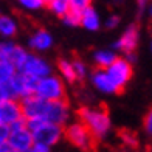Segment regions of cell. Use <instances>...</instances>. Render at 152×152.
<instances>
[{
    "label": "cell",
    "mask_w": 152,
    "mask_h": 152,
    "mask_svg": "<svg viewBox=\"0 0 152 152\" xmlns=\"http://www.w3.org/2000/svg\"><path fill=\"white\" fill-rule=\"evenodd\" d=\"M64 137L75 148H78L81 151H86V152L92 151L95 148V143H96L93 135L88 132V129L81 121L72 123V124H68L67 127H64Z\"/></svg>",
    "instance_id": "3957f363"
},
{
    "label": "cell",
    "mask_w": 152,
    "mask_h": 152,
    "mask_svg": "<svg viewBox=\"0 0 152 152\" xmlns=\"http://www.w3.org/2000/svg\"><path fill=\"white\" fill-rule=\"evenodd\" d=\"M149 16H151V19H152V3L149 5Z\"/></svg>",
    "instance_id": "836d02e7"
},
{
    "label": "cell",
    "mask_w": 152,
    "mask_h": 152,
    "mask_svg": "<svg viewBox=\"0 0 152 152\" xmlns=\"http://www.w3.org/2000/svg\"><path fill=\"white\" fill-rule=\"evenodd\" d=\"M138 36H140L138 26L135 23H132L130 26H127L126 31L123 33V36L120 37L118 42L113 45V48L121 50L124 53H132V51H135V48L138 45Z\"/></svg>",
    "instance_id": "4fadbf2b"
},
{
    "label": "cell",
    "mask_w": 152,
    "mask_h": 152,
    "mask_svg": "<svg viewBox=\"0 0 152 152\" xmlns=\"http://www.w3.org/2000/svg\"><path fill=\"white\" fill-rule=\"evenodd\" d=\"M116 58L118 56L110 50H99L93 54V61H95V64L98 68H107Z\"/></svg>",
    "instance_id": "ac0fdd59"
},
{
    "label": "cell",
    "mask_w": 152,
    "mask_h": 152,
    "mask_svg": "<svg viewBox=\"0 0 152 152\" xmlns=\"http://www.w3.org/2000/svg\"><path fill=\"white\" fill-rule=\"evenodd\" d=\"M121 138H123V141L126 143V144H129V146H132V148L137 146V138H135V135L130 134V132H127V130L121 132Z\"/></svg>",
    "instance_id": "484cf974"
},
{
    "label": "cell",
    "mask_w": 152,
    "mask_h": 152,
    "mask_svg": "<svg viewBox=\"0 0 152 152\" xmlns=\"http://www.w3.org/2000/svg\"><path fill=\"white\" fill-rule=\"evenodd\" d=\"M0 152H17V151L8 141H5V143H0Z\"/></svg>",
    "instance_id": "1f68e13d"
},
{
    "label": "cell",
    "mask_w": 152,
    "mask_h": 152,
    "mask_svg": "<svg viewBox=\"0 0 152 152\" xmlns=\"http://www.w3.org/2000/svg\"><path fill=\"white\" fill-rule=\"evenodd\" d=\"M151 47H152V44H151Z\"/></svg>",
    "instance_id": "8d00e7d4"
},
{
    "label": "cell",
    "mask_w": 152,
    "mask_h": 152,
    "mask_svg": "<svg viewBox=\"0 0 152 152\" xmlns=\"http://www.w3.org/2000/svg\"><path fill=\"white\" fill-rule=\"evenodd\" d=\"M28 152H50V148L44 146V144H39V143H34Z\"/></svg>",
    "instance_id": "4dcf8cb0"
},
{
    "label": "cell",
    "mask_w": 152,
    "mask_h": 152,
    "mask_svg": "<svg viewBox=\"0 0 152 152\" xmlns=\"http://www.w3.org/2000/svg\"><path fill=\"white\" fill-rule=\"evenodd\" d=\"M26 54H28V51L23 50L20 45H16L14 42H3V44H0V56H2V59L10 61L11 64L16 67L17 72L22 68L23 62L26 59Z\"/></svg>",
    "instance_id": "30bf717a"
},
{
    "label": "cell",
    "mask_w": 152,
    "mask_h": 152,
    "mask_svg": "<svg viewBox=\"0 0 152 152\" xmlns=\"http://www.w3.org/2000/svg\"><path fill=\"white\" fill-rule=\"evenodd\" d=\"M58 68L61 75L65 78L67 82H70V84H75L76 81V75H75V70H73V65H72V61L68 59H64V58H59L58 59Z\"/></svg>",
    "instance_id": "d6986e66"
},
{
    "label": "cell",
    "mask_w": 152,
    "mask_h": 152,
    "mask_svg": "<svg viewBox=\"0 0 152 152\" xmlns=\"http://www.w3.org/2000/svg\"><path fill=\"white\" fill-rule=\"evenodd\" d=\"M8 143L17 152L30 151V148L34 144L33 135H31V132L26 127H22V129H19V130H11L10 137H8Z\"/></svg>",
    "instance_id": "7c38bea8"
},
{
    "label": "cell",
    "mask_w": 152,
    "mask_h": 152,
    "mask_svg": "<svg viewBox=\"0 0 152 152\" xmlns=\"http://www.w3.org/2000/svg\"><path fill=\"white\" fill-rule=\"evenodd\" d=\"M143 126H144V130L152 135V109L149 110V112L146 113V116H144V120H143Z\"/></svg>",
    "instance_id": "4316f807"
},
{
    "label": "cell",
    "mask_w": 152,
    "mask_h": 152,
    "mask_svg": "<svg viewBox=\"0 0 152 152\" xmlns=\"http://www.w3.org/2000/svg\"><path fill=\"white\" fill-rule=\"evenodd\" d=\"M20 118H23V116H22V109H20L19 99L10 98L0 104V124L10 126L11 123H14Z\"/></svg>",
    "instance_id": "8fae6325"
},
{
    "label": "cell",
    "mask_w": 152,
    "mask_h": 152,
    "mask_svg": "<svg viewBox=\"0 0 152 152\" xmlns=\"http://www.w3.org/2000/svg\"><path fill=\"white\" fill-rule=\"evenodd\" d=\"M148 2H149V0H138V8H140V11H143L144 8H146Z\"/></svg>",
    "instance_id": "d6a6232c"
},
{
    "label": "cell",
    "mask_w": 152,
    "mask_h": 152,
    "mask_svg": "<svg viewBox=\"0 0 152 152\" xmlns=\"http://www.w3.org/2000/svg\"><path fill=\"white\" fill-rule=\"evenodd\" d=\"M8 137H10V127L6 124H0V143L8 141Z\"/></svg>",
    "instance_id": "83f0119b"
},
{
    "label": "cell",
    "mask_w": 152,
    "mask_h": 152,
    "mask_svg": "<svg viewBox=\"0 0 152 152\" xmlns=\"http://www.w3.org/2000/svg\"><path fill=\"white\" fill-rule=\"evenodd\" d=\"M10 98H11V95H10V90H8V87L0 84V104H2L3 101L10 99Z\"/></svg>",
    "instance_id": "f546056e"
},
{
    "label": "cell",
    "mask_w": 152,
    "mask_h": 152,
    "mask_svg": "<svg viewBox=\"0 0 152 152\" xmlns=\"http://www.w3.org/2000/svg\"><path fill=\"white\" fill-rule=\"evenodd\" d=\"M19 3L26 10H39L45 5L42 0H19Z\"/></svg>",
    "instance_id": "cb8c5ba5"
},
{
    "label": "cell",
    "mask_w": 152,
    "mask_h": 152,
    "mask_svg": "<svg viewBox=\"0 0 152 152\" xmlns=\"http://www.w3.org/2000/svg\"><path fill=\"white\" fill-rule=\"evenodd\" d=\"M31 135H33L34 143H39V144L51 148L56 143H59V140L64 137V127L58 126V124L42 121L36 129L31 130Z\"/></svg>",
    "instance_id": "8992f818"
},
{
    "label": "cell",
    "mask_w": 152,
    "mask_h": 152,
    "mask_svg": "<svg viewBox=\"0 0 152 152\" xmlns=\"http://www.w3.org/2000/svg\"><path fill=\"white\" fill-rule=\"evenodd\" d=\"M92 6V0H70V8L73 10H78V11H82Z\"/></svg>",
    "instance_id": "d4e9b609"
},
{
    "label": "cell",
    "mask_w": 152,
    "mask_h": 152,
    "mask_svg": "<svg viewBox=\"0 0 152 152\" xmlns=\"http://www.w3.org/2000/svg\"><path fill=\"white\" fill-rule=\"evenodd\" d=\"M92 82L98 90L104 93H116V88L113 86V82L110 81L106 68H96L92 75Z\"/></svg>",
    "instance_id": "5bb4252c"
},
{
    "label": "cell",
    "mask_w": 152,
    "mask_h": 152,
    "mask_svg": "<svg viewBox=\"0 0 152 152\" xmlns=\"http://www.w3.org/2000/svg\"><path fill=\"white\" fill-rule=\"evenodd\" d=\"M106 72L109 75L110 81L113 82V86L116 88V93H121L124 90V87L127 86V82L132 78V64L127 62L124 58H116L112 64H110Z\"/></svg>",
    "instance_id": "277c9868"
},
{
    "label": "cell",
    "mask_w": 152,
    "mask_h": 152,
    "mask_svg": "<svg viewBox=\"0 0 152 152\" xmlns=\"http://www.w3.org/2000/svg\"><path fill=\"white\" fill-rule=\"evenodd\" d=\"M78 118L88 129V132L93 135L95 140H101V138H104L109 134L110 126H112L107 109L102 107V106L98 107V109L81 107L78 110Z\"/></svg>",
    "instance_id": "6da1fadb"
},
{
    "label": "cell",
    "mask_w": 152,
    "mask_h": 152,
    "mask_svg": "<svg viewBox=\"0 0 152 152\" xmlns=\"http://www.w3.org/2000/svg\"><path fill=\"white\" fill-rule=\"evenodd\" d=\"M81 16H82V11L70 8L64 16H62V20H64V23L68 25V26H78V25H81Z\"/></svg>",
    "instance_id": "7402d4cb"
},
{
    "label": "cell",
    "mask_w": 152,
    "mask_h": 152,
    "mask_svg": "<svg viewBox=\"0 0 152 152\" xmlns=\"http://www.w3.org/2000/svg\"><path fill=\"white\" fill-rule=\"evenodd\" d=\"M34 95L45 101H56V99H67L65 98V86L61 78L53 75H48L45 78H40L36 84Z\"/></svg>",
    "instance_id": "7a4b0ae2"
},
{
    "label": "cell",
    "mask_w": 152,
    "mask_h": 152,
    "mask_svg": "<svg viewBox=\"0 0 152 152\" xmlns=\"http://www.w3.org/2000/svg\"><path fill=\"white\" fill-rule=\"evenodd\" d=\"M23 152H28V151H23Z\"/></svg>",
    "instance_id": "d590c367"
},
{
    "label": "cell",
    "mask_w": 152,
    "mask_h": 152,
    "mask_svg": "<svg viewBox=\"0 0 152 152\" xmlns=\"http://www.w3.org/2000/svg\"><path fill=\"white\" fill-rule=\"evenodd\" d=\"M19 72H22L28 76H33L36 79H40V78H45V76L51 75V67L48 65V62L45 59L36 56L33 53H28L22 68Z\"/></svg>",
    "instance_id": "9c48e42d"
},
{
    "label": "cell",
    "mask_w": 152,
    "mask_h": 152,
    "mask_svg": "<svg viewBox=\"0 0 152 152\" xmlns=\"http://www.w3.org/2000/svg\"><path fill=\"white\" fill-rule=\"evenodd\" d=\"M19 101H20V109H22V116L25 120H44L47 107L45 99L39 98L37 95H30Z\"/></svg>",
    "instance_id": "ba28073f"
},
{
    "label": "cell",
    "mask_w": 152,
    "mask_h": 152,
    "mask_svg": "<svg viewBox=\"0 0 152 152\" xmlns=\"http://www.w3.org/2000/svg\"><path fill=\"white\" fill-rule=\"evenodd\" d=\"M70 116V106L67 99H56V101H47L45 113H44V121L58 124V126H65Z\"/></svg>",
    "instance_id": "52a82bcc"
},
{
    "label": "cell",
    "mask_w": 152,
    "mask_h": 152,
    "mask_svg": "<svg viewBox=\"0 0 152 152\" xmlns=\"http://www.w3.org/2000/svg\"><path fill=\"white\" fill-rule=\"evenodd\" d=\"M17 34V22L6 14H0V36L14 37Z\"/></svg>",
    "instance_id": "e0dca14e"
},
{
    "label": "cell",
    "mask_w": 152,
    "mask_h": 152,
    "mask_svg": "<svg viewBox=\"0 0 152 152\" xmlns=\"http://www.w3.org/2000/svg\"><path fill=\"white\" fill-rule=\"evenodd\" d=\"M16 67L11 64L10 61L6 59H2L0 58V84L2 86H6L8 82L11 81V78L16 75Z\"/></svg>",
    "instance_id": "ffe728a7"
},
{
    "label": "cell",
    "mask_w": 152,
    "mask_h": 152,
    "mask_svg": "<svg viewBox=\"0 0 152 152\" xmlns=\"http://www.w3.org/2000/svg\"><path fill=\"white\" fill-rule=\"evenodd\" d=\"M0 58H2V56H0Z\"/></svg>",
    "instance_id": "74e56055"
},
{
    "label": "cell",
    "mask_w": 152,
    "mask_h": 152,
    "mask_svg": "<svg viewBox=\"0 0 152 152\" xmlns=\"http://www.w3.org/2000/svg\"><path fill=\"white\" fill-rule=\"evenodd\" d=\"M47 6L50 8L51 12L62 17L68 10H70V0H48Z\"/></svg>",
    "instance_id": "44dd1931"
},
{
    "label": "cell",
    "mask_w": 152,
    "mask_h": 152,
    "mask_svg": "<svg viewBox=\"0 0 152 152\" xmlns=\"http://www.w3.org/2000/svg\"><path fill=\"white\" fill-rule=\"evenodd\" d=\"M42 2H44V3H45V5H47V3H48V0H42Z\"/></svg>",
    "instance_id": "e575fe53"
},
{
    "label": "cell",
    "mask_w": 152,
    "mask_h": 152,
    "mask_svg": "<svg viewBox=\"0 0 152 152\" xmlns=\"http://www.w3.org/2000/svg\"><path fill=\"white\" fill-rule=\"evenodd\" d=\"M120 23V16H110L109 19H107V22H106V28H109V30H112V28H115L116 25Z\"/></svg>",
    "instance_id": "f1b7e54d"
},
{
    "label": "cell",
    "mask_w": 152,
    "mask_h": 152,
    "mask_svg": "<svg viewBox=\"0 0 152 152\" xmlns=\"http://www.w3.org/2000/svg\"><path fill=\"white\" fill-rule=\"evenodd\" d=\"M81 25L84 28L90 30V31H96L99 30L101 22H99V17H98V12H96L92 6L82 10V16H81Z\"/></svg>",
    "instance_id": "2e32d148"
},
{
    "label": "cell",
    "mask_w": 152,
    "mask_h": 152,
    "mask_svg": "<svg viewBox=\"0 0 152 152\" xmlns=\"http://www.w3.org/2000/svg\"><path fill=\"white\" fill-rule=\"evenodd\" d=\"M37 81L39 79L33 78V76H28L22 72H16V75L11 78V81L6 84V87L10 90L11 98L22 99V98H26L30 95H34Z\"/></svg>",
    "instance_id": "5b68a950"
},
{
    "label": "cell",
    "mask_w": 152,
    "mask_h": 152,
    "mask_svg": "<svg viewBox=\"0 0 152 152\" xmlns=\"http://www.w3.org/2000/svg\"><path fill=\"white\" fill-rule=\"evenodd\" d=\"M53 45V37L47 30L39 28L34 34H31L30 37V48L36 51H45Z\"/></svg>",
    "instance_id": "9a60e30c"
},
{
    "label": "cell",
    "mask_w": 152,
    "mask_h": 152,
    "mask_svg": "<svg viewBox=\"0 0 152 152\" xmlns=\"http://www.w3.org/2000/svg\"><path fill=\"white\" fill-rule=\"evenodd\" d=\"M72 65H73V70H75V75H76V79H78V81H84L86 76H87V67H86V64L79 58H75L72 61Z\"/></svg>",
    "instance_id": "603a6c76"
}]
</instances>
